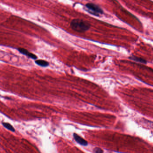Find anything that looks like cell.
<instances>
[{"mask_svg": "<svg viewBox=\"0 0 153 153\" xmlns=\"http://www.w3.org/2000/svg\"><path fill=\"white\" fill-rule=\"evenodd\" d=\"M72 30L79 33H83L88 31L91 27V24L88 22L80 19H74L70 23Z\"/></svg>", "mask_w": 153, "mask_h": 153, "instance_id": "1", "label": "cell"}, {"mask_svg": "<svg viewBox=\"0 0 153 153\" xmlns=\"http://www.w3.org/2000/svg\"><path fill=\"white\" fill-rule=\"evenodd\" d=\"M85 8L90 14L95 16H98L100 14H102L103 13L102 9L94 4L87 3L85 5Z\"/></svg>", "mask_w": 153, "mask_h": 153, "instance_id": "2", "label": "cell"}, {"mask_svg": "<svg viewBox=\"0 0 153 153\" xmlns=\"http://www.w3.org/2000/svg\"><path fill=\"white\" fill-rule=\"evenodd\" d=\"M18 50L22 54L25 55L27 57H30L33 59H36L37 58V57L36 56V55L30 52L29 51H27V50L24 49V48H19L18 49Z\"/></svg>", "mask_w": 153, "mask_h": 153, "instance_id": "3", "label": "cell"}, {"mask_svg": "<svg viewBox=\"0 0 153 153\" xmlns=\"http://www.w3.org/2000/svg\"><path fill=\"white\" fill-rule=\"evenodd\" d=\"M74 138L75 140V141L77 142H78L79 144H81V145L84 146H86L87 145V144H88L87 142L83 138L81 137V136H78V134L74 133Z\"/></svg>", "mask_w": 153, "mask_h": 153, "instance_id": "4", "label": "cell"}, {"mask_svg": "<svg viewBox=\"0 0 153 153\" xmlns=\"http://www.w3.org/2000/svg\"><path fill=\"white\" fill-rule=\"evenodd\" d=\"M129 59L133 60V61L137 62H139L142 64H146L147 63V61L145 60H144V59L142 58H140L135 57L134 56H132L131 57H129Z\"/></svg>", "mask_w": 153, "mask_h": 153, "instance_id": "5", "label": "cell"}, {"mask_svg": "<svg viewBox=\"0 0 153 153\" xmlns=\"http://www.w3.org/2000/svg\"><path fill=\"white\" fill-rule=\"evenodd\" d=\"M35 62L37 65L42 67H47L49 65L48 62L43 60H37L35 61Z\"/></svg>", "mask_w": 153, "mask_h": 153, "instance_id": "6", "label": "cell"}, {"mask_svg": "<svg viewBox=\"0 0 153 153\" xmlns=\"http://www.w3.org/2000/svg\"><path fill=\"white\" fill-rule=\"evenodd\" d=\"M2 125H3V126L5 128H6V129L10 130V131H11L12 132H14L15 131V130L14 129L13 127L11 125H10V124L7 123H3Z\"/></svg>", "mask_w": 153, "mask_h": 153, "instance_id": "7", "label": "cell"}, {"mask_svg": "<svg viewBox=\"0 0 153 153\" xmlns=\"http://www.w3.org/2000/svg\"><path fill=\"white\" fill-rule=\"evenodd\" d=\"M94 152L95 153H103V150L99 148H96L94 150Z\"/></svg>", "mask_w": 153, "mask_h": 153, "instance_id": "8", "label": "cell"}]
</instances>
